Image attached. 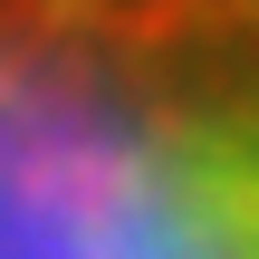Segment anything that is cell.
<instances>
[{"instance_id": "cell-1", "label": "cell", "mask_w": 259, "mask_h": 259, "mask_svg": "<svg viewBox=\"0 0 259 259\" xmlns=\"http://www.w3.org/2000/svg\"><path fill=\"white\" fill-rule=\"evenodd\" d=\"M0 259H259V0H0Z\"/></svg>"}]
</instances>
